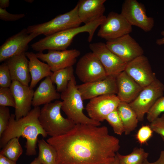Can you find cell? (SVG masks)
Returning a JSON list of instances; mask_svg holds the SVG:
<instances>
[{"instance_id":"6da1fadb","label":"cell","mask_w":164,"mask_h":164,"mask_svg":"<svg viewBox=\"0 0 164 164\" xmlns=\"http://www.w3.org/2000/svg\"><path fill=\"white\" fill-rule=\"evenodd\" d=\"M56 151L57 164H111L120 148L107 127L76 124L66 134L46 140Z\"/></svg>"},{"instance_id":"7a4b0ae2","label":"cell","mask_w":164,"mask_h":164,"mask_svg":"<svg viewBox=\"0 0 164 164\" xmlns=\"http://www.w3.org/2000/svg\"><path fill=\"white\" fill-rule=\"evenodd\" d=\"M40 111L39 106L34 107L26 116L18 120L15 119V114H12L8 125L0 137V148L3 147L11 139L22 137L26 140V154L36 155L38 136L41 135L46 138L48 135L39 121Z\"/></svg>"},{"instance_id":"3957f363","label":"cell","mask_w":164,"mask_h":164,"mask_svg":"<svg viewBox=\"0 0 164 164\" xmlns=\"http://www.w3.org/2000/svg\"><path fill=\"white\" fill-rule=\"evenodd\" d=\"M62 101H56L45 104L40 109L39 120L43 129L50 137L65 134L76 124L61 114Z\"/></svg>"},{"instance_id":"277c9868","label":"cell","mask_w":164,"mask_h":164,"mask_svg":"<svg viewBox=\"0 0 164 164\" xmlns=\"http://www.w3.org/2000/svg\"><path fill=\"white\" fill-rule=\"evenodd\" d=\"M77 85L73 76L69 81L67 89L61 93L60 98L63 100L61 109L67 118L76 124L100 126V122L91 119L84 113L83 100Z\"/></svg>"},{"instance_id":"5b68a950","label":"cell","mask_w":164,"mask_h":164,"mask_svg":"<svg viewBox=\"0 0 164 164\" xmlns=\"http://www.w3.org/2000/svg\"><path fill=\"white\" fill-rule=\"evenodd\" d=\"M82 23L79 17L77 5L70 11L57 16L48 22L31 25L27 28L29 33H35L46 36L78 27Z\"/></svg>"},{"instance_id":"8992f818","label":"cell","mask_w":164,"mask_h":164,"mask_svg":"<svg viewBox=\"0 0 164 164\" xmlns=\"http://www.w3.org/2000/svg\"><path fill=\"white\" fill-rule=\"evenodd\" d=\"M85 27L81 26L60 31L46 36L31 44V48L38 52L46 50H66L74 37L79 33L85 32Z\"/></svg>"},{"instance_id":"52a82bcc","label":"cell","mask_w":164,"mask_h":164,"mask_svg":"<svg viewBox=\"0 0 164 164\" xmlns=\"http://www.w3.org/2000/svg\"><path fill=\"white\" fill-rule=\"evenodd\" d=\"M164 85L156 78L150 84L143 88L132 101L129 103L136 113L139 121H142L156 101L163 96Z\"/></svg>"},{"instance_id":"ba28073f","label":"cell","mask_w":164,"mask_h":164,"mask_svg":"<svg viewBox=\"0 0 164 164\" xmlns=\"http://www.w3.org/2000/svg\"><path fill=\"white\" fill-rule=\"evenodd\" d=\"M76 73L84 83L103 79L107 76L105 69L97 57L91 52L81 57L76 66Z\"/></svg>"},{"instance_id":"9c48e42d","label":"cell","mask_w":164,"mask_h":164,"mask_svg":"<svg viewBox=\"0 0 164 164\" xmlns=\"http://www.w3.org/2000/svg\"><path fill=\"white\" fill-rule=\"evenodd\" d=\"M120 13L132 26H136L145 32L151 31L154 26L153 18L147 16L143 4L136 0H125Z\"/></svg>"},{"instance_id":"30bf717a","label":"cell","mask_w":164,"mask_h":164,"mask_svg":"<svg viewBox=\"0 0 164 164\" xmlns=\"http://www.w3.org/2000/svg\"><path fill=\"white\" fill-rule=\"evenodd\" d=\"M97 36L107 41L114 39L132 31V26L121 14L110 12L100 25Z\"/></svg>"},{"instance_id":"8fae6325","label":"cell","mask_w":164,"mask_h":164,"mask_svg":"<svg viewBox=\"0 0 164 164\" xmlns=\"http://www.w3.org/2000/svg\"><path fill=\"white\" fill-rule=\"evenodd\" d=\"M89 47L100 61L107 76L116 77L125 71L127 63L111 51L106 43L102 42L91 43Z\"/></svg>"},{"instance_id":"7c38bea8","label":"cell","mask_w":164,"mask_h":164,"mask_svg":"<svg viewBox=\"0 0 164 164\" xmlns=\"http://www.w3.org/2000/svg\"><path fill=\"white\" fill-rule=\"evenodd\" d=\"M38 36L29 33L27 29L24 28L8 38L0 47V62L25 53L29 42Z\"/></svg>"},{"instance_id":"4fadbf2b","label":"cell","mask_w":164,"mask_h":164,"mask_svg":"<svg viewBox=\"0 0 164 164\" xmlns=\"http://www.w3.org/2000/svg\"><path fill=\"white\" fill-rule=\"evenodd\" d=\"M120 102L116 94L100 96L90 99L85 109L90 118L102 122L108 114L117 109Z\"/></svg>"},{"instance_id":"5bb4252c","label":"cell","mask_w":164,"mask_h":164,"mask_svg":"<svg viewBox=\"0 0 164 164\" xmlns=\"http://www.w3.org/2000/svg\"><path fill=\"white\" fill-rule=\"evenodd\" d=\"M106 44L111 51L127 63L144 53L142 47L129 34L107 41Z\"/></svg>"},{"instance_id":"9a60e30c","label":"cell","mask_w":164,"mask_h":164,"mask_svg":"<svg viewBox=\"0 0 164 164\" xmlns=\"http://www.w3.org/2000/svg\"><path fill=\"white\" fill-rule=\"evenodd\" d=\"M80 54L79 50L73 49L61 51L49 50L46 53L38 52L36 54L38 59L46 62L53 72L73 66Z\"/></svg>"},{"instance_id":"2e32d148","label":"cell","mask_w":164,"mask_h":164,"mask_svg":"<svg viewBox=\"0 0 164 164\" xmlns=\"http://www.w3.org/2000/svg\"><path fill=\"white\" fill-rule=\"evenodd\" d=\"M125 71L143 88L156 78L148 58L143 55L127 63Z\"/></svg>"},{"instance_id":"e0dca14e","label":"cell","mask_w":164,"mask_h":164,"mask_svg":"<svg viewBox=\"0 0 164 164\" xmlns=\"http://www.w3.org/2000/svg\"><path fill=\"white\" fill-rule=\"evenodd\" d=\"M83 101L100 96L117 94L116 77L107 76L105 78L77 85Z\"/></svg>"},{"instance_id":"ac0fdd59","label":"cell","mask_w":164,"mask_h":164,"mask_svg":"<svg viewBox=\"0 0 164 164\" xmlns=\"http://www.w3.org/2000/svg\"><path fill=\"white\" fill-rule=\"evenodd\" d=\"M15 102V119L18 120L26 116L31 110L34 91L29 86L13 80L9 87Z\"/></svg>"},{"instance_id":"d6986e66","label":"cell","mask_w":164,"mask_h":164,"mask_svg":"<svg viewBox=\"0 0 164 164\" xmlns=\"http://www.w3.org/2000/svg\"><path fill=\"white\" fill-rule=\"evenodd\" d=\"M106 0H80L77 5L78 14L82 23L88 24L103 17Z\"/></svg>"},{"instance_id":"ffe728a7","label":"cell","mask_w":164,"mask_h":164,"mask_svg":"<svg viewBox=\"0 0 164 164\" xmlns=\"http://www.w3.org/2000/svg\"><path fill=\"white\" fill-rule=\"evenodd\" d=\"M5 62L9 68L12 81L16 80L23 85L29 86L31 77L29 71V60L25 53L12 57Z\"/></svg>"},{"instance_id":"44dd1931","label":"cell","mask_w":164,"mask_h":164,"mask_svg":"<svg viewBox=\"0 0 164 164\" xmlns=\"http://www.w3.org/2000/svg\"><path fill=\"white\" fill-rule=\"evenodd\" d=\"M117 96L121 101L130 103L137 97L143 88L124 71L116 77Z\"/></svg>"},{"instance_id":"7402d4cb","label":"cell","mask_w":164,"mask_h":164,"mask_svg":"<svg viewBox=\"0 0 164 164\" xmlns=\"http://www.w3.org/2000/svg\"><path fill=\"white\" fill-rule=\"evenodd\" d=\"M61 94L57 91L50 77L42 81L34 92L32 105L34 107L49 103L60 98Z\"/></svg>"},{"instance_id":"603a6c76","label":"cell","mask_w":164,"mask_h":164,"mask_svg":"<svg viewBox=\"0 0 164 164\" xmlns=\"http://www.w3.org/2000/svg\"><path fill=\"white\" fill-rule=\"evenodd\" d=\"M29 60V69L31 77L30 87L33 89L39 82L45 77H50L53 72L47 64L42 62L32 52H26Z\"/></svg>"},{"instance_id":"cb8c5ba5","label":"cell","mask_w":164,"mask_h":164,"mask_svg":"<svg viewBox=\"0 0 164 164\" xmlns=\"http://www.w3.org/2000/svg\"><path fill=\"white\" fill-rule=\"evenodd\" d=\"M117 110L123 123L124 133L129 134L137 127L138 120L137 115L128 103L121 101Z\"/></svg>"},{"instance_id":"d4e9b609","label":"cell","mask_w":164,"mask_h":164,"mask_svg":"<svg viewBox=\"0 0 164 164\" xmlns=\"http://www.w3.org/2000/svg\"><path fill=\"white\" fill-rule=\"evenodd\" d=\"M72 66L53 72L50 77L56 85L58 92L61 93L67 89L69 81L74 76Z\"/></svg>"},{"instance_id":"484cf974","label":"cell","mask_w":164,"mask_h":164,"mask_svg":"<svg viewBox=\"0 0 164 164\" xmlns=\"http://www.w3.org/2000/svg\"><path fill=\"white\" fill-rule=\"evenodd\" d=\"M38 145L37 158L41 164H57V153L53 147L43 139L38 140Z\"/></svg>"},{"instance_id":"4316f807","label":"cell","mask_w":164,"mask_h":164,"mask_svg":"<svg viewBox=\"0 0 164 164\" xmlns=\"http://www.w3.org/2000/svg\"><path fill=\"white\" fill-rule=\"evenodd\" d=\"M149 153L142 148H135L130 154L121 155L118 152L117 155L120 162L124 164H142L147 159Z\"/></svg>"},{"instance_id":"83f0119b","label":"cell","mask_w":164,"mask_h":164,"mask_svg":"<svg viewBox=\"0 0 164 164\" xmlns=\"http://www.w3.org/2000/svg\"><path fill=\"white\" fill-rule=\"evenodd\" d=\"M23 152L22 148L18 138L10 140L3 147L0 154L16 162Z\"/></svg>"},{"instance_id":"f1b7e54d","label":"cell","mask_w":164,"mask_h":164,"mask_svg":"<svg viewBox=\"0 0 164 164\" xmlns=\"http://www.w3.org/2000/svg\"><path fill=\"white\" fill-rule=\"evenodd\" d=\"M105 120L112 127L115 134L121 135L124 133V126L117 109L108 114L105 118Z\"/></svg>"},{"instance_id":"f546056e","label":"cell","mask_w":164,"mask_h":164,"mask_svg":"<svg viewBox=\"0 0 164 164\" xmlns=\"http://www.w3.org/2000/svg\"><path fill=\"white\" fill-rule=\"evenodd\" d=\"M164 112V96L159 98L147 114V119L151 122Z\"/></svg>"},{"instance_id":"4dcf8cb0","label":"cell","mask_w":164,"mask_h":164,"mask_svg":"<svg viewBox=\"0 0 164 164\" xmlns=\"http://www.w3.org/2000/svg\"><path fill=\"white\" fill-rule=\"evenodd\" d=\"M14 97L10 87H0V106H10L15 108Z\"/></svg>"},{"instance_id":"1f68e13d","label":"cell","mask_w":164,"mask_h":164,"mask_svg":"<svg viewBox=\"0 0 164 164\" xmlns=\"http://www.w3.org/2000/svg\"><path fill=\"white\" fill-rule=\"evenodd\" d=\"M153 132L149 125H143L138 130L136 138L141 145L145 144L152 136Z\"/></svg>"},{"instance_id":"d6a6232c","label":"cell","mask_w":164,"mask_h":164,"mask_svg":"<svg viewBox=\"0 0 164 164\" xmlns=\"http://www.w3.org/2000/svg\"><path fill=\"white\" fill-rule=\"evenodd\" d=\"M12 82L9 68L5 62L0 65V87H9Z\"/></svg>"},{"instance_id":"836d02e7","label":"cell","mask_w":164,"mask_h":164,"mask_svg":"<svg viewBox=\"0 0 164 164\" xmlns=\"http://www.w3.org/2000/svg\"><path fill=\"white\" fill-rule=\"evenodd\" d=\"M10 116L8 107L0 106V137L8 125Z\"/></svg>"},{"instance_id":"e575fe53","label":"cell","mask_w":164,"mask_h":164,"mask_svg":"<svg viewBox=\"0 0 164 164\" xmlns=\"http://www.w3.org/2000/svg\"><path fill=\"white\" fill-rule=\"evenodd\" d=\"M149 125L153 132L164 138V114L150 122Z\"/></svg>"},{"instance_id":"d590c367","label":"cell","mask_w":164,"mask_h":164,"mask_svg":"<svg viewBox=\"0 0 164 164\" xmlns=\"http://www.w3.org/2000/svg\"><path fill=\"white\" fill-rule=\"evenodd\" d=\"M25 16L24 14H12L8 12L6 9L0 8V19L5 21H15Z\"/></svg>"},{"instance_id":"8d00e7d4","label":"cell","mask_w":164,"mask_h":164,"mask_svg":"<svg viewBox=\"0 0 164 164\" xmlns=\"http://www.w3.org/2000/svg\"><path fill=\"white\" fill-rule=\"evenodd\" d=\"M142 164H164V150L161 152L158 159L155 161L150 162L146 159Z\"/></svg>"},{"instance_id":"74e56055","label":"cell","mask_w":164,"mask_h":164,"mask_svg":"<svg viewBox=\"0 0 164 164\" xmlns=\"http://www.w3.org/2000/svg\"><path fill=\"white\" fill-rule=\"evenodd\" d=\"M0 164H16L15 162L0 154Z\"/></svg>"},{"instance_id":"f35d334b","label":"cell","mask_w":164,"mask_h":164,"mask_svg":"<svg viewBox=\"0 0 164 164\" xmlns=\"http://www.w3.org/2000/svg\"><path fill=\"white\" fill-rule=\"evenodd\" d=\"M10 1L9 0H0V8L6 9L9 5Z\"/></svg>"},{"instance_id":"ab89813d","label":"cell","mask_w":164,"mask_h":164,"mask_svg":"<svg viewBox=\"0 0 164 164\" xmlns=\"http://www.w3.org/2000/svg\"><path fill=\"white\" fill-rule=\"evenodd\" d=\"M161 34L163 36L161 38L157 39L156 43L159 45H161L164 44V30L161 32Z\"/></svg>"},{"instance_id":"60d3db41","label":"cell","mask_w":164,"mask_h":164,"mask_svg":"<svg viewBox=\"0 0 164 164\" xmlns=\"http://www.w3.org/2000/svg\"><path fill=\"white\" fill-rule=\"evenodd\" d=\"M30 164H41L37 157L34 159Z\"/></svg>"},{"instance_id":"b9f144b4","label":"cell","mask_w":164,"mask_h":164,"mask_svg":"<svg viewBox=\"0 0 164 164\" xmlns=\"http://www.w3.org/2000/svg\"><path fill=\"white\" fill-rule=\"evenodd\" d=\"M111 164H120L119 160L117 154L114 160Z\"/></svg>"},{"instance_id":"7bdbcfd3","label":"cell","mask_w":164,"mask_h":164,"mask_svg":"<svg viewBox=\"0 0 164 164\" xmlns=\"http://www.w3.org/2000/svg\"><path fill=\"white\" fill-rule=\"evenodd\" d=\"M25 1L26 2L30 3H32L34 1L33 0H26Z\"/></svg>"},{"instance_id":"ee69618b","label":"cell","mask_w":164,"mask_h":164,"mask_svg":"<svg viewBox=\"0 0 164 164\" xmlns=\"http://www.w3.org/2000/svg\"><path fill=\"white\" fill-rule=\"evenodd\" d=\"M120 164H124V163H123L122 162H120Z\"/></svg>"},{"instance_id":"f6af8a7d","label":"cell","mask_w":164,"mask_h":164,"mask_svg":"<svg viewBox=\"0 0 164 164\" xmlns=\"http://www.w3.org/2000/svg\"><path fill=\"white\" fill-rule=\"evenodd\" d=\"M162 139L164 141V138H162Z\"/></svg>"}]
</instances>
